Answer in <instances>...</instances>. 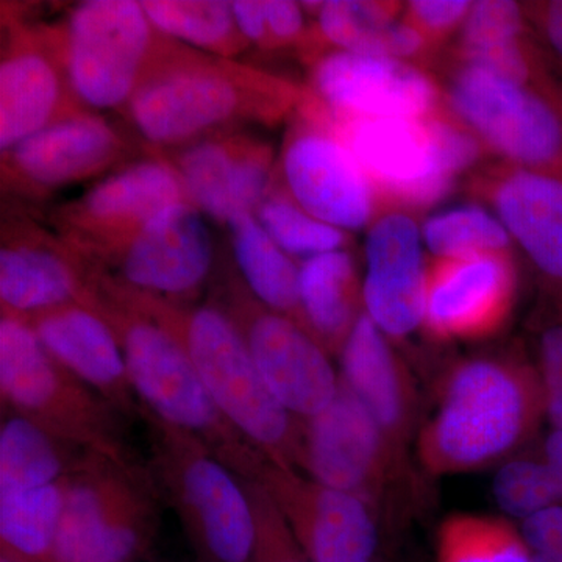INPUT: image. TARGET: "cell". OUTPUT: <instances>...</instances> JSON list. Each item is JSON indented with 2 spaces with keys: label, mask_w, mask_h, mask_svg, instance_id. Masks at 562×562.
I'll use <instances>...</instances> for the list:
<instances>
[{
  "label": "cell",
  "mask_w": 562,
  "mask_h": 562,
  "mask_svg": "<svg viewBox=\"0 0 562 562\" xmlns=\"http://www.w3.org/2000/svg\"><path fill=\"white\" fill-rule=\"evenodd\" d=\"M233 295L227 313L241 328L255 364L277 401L299 420L327 408L341 384L327 350L297 322L266 308L243 291Z\"/></svg>",
  "instance_id": "cell-13"
},
{
  "label": "cell",
  "mask_w": 562,
  "mask_h": 562,
  "mask_svg": "<svg viewBox=\"0 0 562 562\" xmlns=\"http://www.w3.org/2000/svg\"><path fill=\"white\" fill-rule=\"evenodd\" d=\"M490 198L536 268L562 280V177L514 166L492 180Z\"/></svg>",
  "instance_id": "cell-25"
},
{
  "label": "cell",
  "mask_w": 562,
  "mask_h": 562,
  "mask_svg": "<svg viewBox=\"0 0 562 562\" xmlns=\"http://www.w3.org/2000/svg\"><path fill=\"white\" fill-rule=\"evenodd\" d=\"M188 201L176 166L143 158L92 184L58 222L85 260L109 262L158 213Z\"/></svg>",
  "instance_id": "cell-11"
},
{
  "label": "cell",
  "mask_w": 562,
  "mask_h": 562,
  "mask_svg": "<svg viewBox=\"0 0 562 562\" xmlns=\"http://www.w3.org/2000/svg\"><path fill=\"white\" fill-rule=\"evenodd\" d=\"M255 217L290 257L308 260L346 247V232L316 220L283 192H269L255 211Z\"/></svg>",
  "instance_id": "cell-35"
},
{
  "label": "cell",
  "mask_w": 562,
  "mask_h": 562,
  "mask_svg": "<svg viewBox=\"0 0 562 562\" xmlns=\"http://www.w3.org/2000/svg\"><path fill=\"white\" fill-rule=\"evenodd\" d=\"M91 303L113 328L133 390L146 412L191 432L236 475L255 482L268 458L221 413L179 339L102 276H95Z\"/></svg>",
  "instance_id": "cell-2"
},
{
  "label": "cell",
  "mask_w": 562,
  "mask_h": 562,
  "mask_svg": "<svg viewBox=\"0 0 562 562\" xmlns=\"http://www.w3.org/2000/svg\"><path fill=\"white\" fill-rule=\"evenodd\" d=\"M522 539L532 553L562 554V506H549L525 519Z\"/></svg>",
  "instance_id": "cell-41"
},
{
  "label": "cell",
  "mask_w": 562,
  "mask_h": 562,
  "mask_svg": "<svg viewBox=\"0 0 562 562\" xmlns=\"http://www.w3.org/2000/svg\"><path fill=\"white\" fill-rule=\"evenodd\" d=\"M109 283L179 339L217 408L255 449L273 464L295 469L302 420L269 390L227 310L187 306L128 290L111 279Z\"/></svg>",
  "instance_id": "cell-3"
},
{
  "label": "cell",
  "mask_w": 562,
  "mask_h": 562,
  "mask_svg": "<svg viewBox=\"0 0 562 562\" xmlns=\"http://www.w3.org/2000/svg\"><path fill=\"white\" fill-rule=\"evenodd\" d=\"M281 172L292 201L325 224L355 232L375 216L372 181L316 109L288 136Z\"/></svg>",
  "instance_id": "cell-12"
},
{
  "label": "cell",
  "mask_w": 562,
  "mask_h": 562,
  "mask_svg": "<svg viewBox=\"0 0 562 562\" xmlns=\"http://www.w3.org/2000/svg\"><path fill=\"white\" fill-rule=\"evenodd\" d=\"M383 443L379 422L341 382L327 408L302 420L295 468L322 486L366 498L382 473Z\"/></svg>",
  "instance_id": "cell-20"
},
{
  "label": "cell",
  "mask_w": 562,
  "mask_h": 562,
  "mask_svg": "<svg viewBox=\"0 0 562 562\" xmlns=\"http://www.w3.org/2000/svg\"><path fill=\"white\" fill-rule=\"evenodd\" d=\"M87 453L14 414L0 430V495L60 482Z\"/></svg>",
  "instance_id": "cell-29"
},
{
  "label": "cell",
  "mask_w": 562,
  "mask_h": 562,
  "mask_svg": "<svg viewBox=\"0 0 562 562\" xmlns=\"http://www.w3.org/2000/svg\"><path fill=\"white\" fill-rule=\"evenodd\" d=\"M140 5L162 35L216 57H235L249 44L236 24L232 2L146 0Z\"/></svg>",
  "instance_id": "cell-32"
},
{
  "label": "cell",
  "mask_w": 562,
  "mask_h": 562,
  "mask_svg": "<svg viewBox=\"0 0 562 562\" xmlns=\"http://www.w3.org/2000/svg\"><path fill=\"white\" fill-rule=\"evenodd\" d=\"M255 483L269 495L310 561H375L379 535L366 498L322 486L272 461Z\"/></svg>",
  "instance_id": "cell-14"
},
{
  "label": "cell",
  "mask_w": 562,
  "mask_h": 562,
  "mask_svg": "<svg viewBox=\"0 0 562 562\" xmlns=\"http://www.w3.org/2000/svg\"><path fill=\"white\" fill-rule=\"evenodd\" d=\"M516 283L508 254L436 260L427 271L424 324L441 339L491 335L512 312Z\"/></svg>",
  "instance_id": "cell-19"
},
{
  "label": "cell",
  "mask_w": 562,
  "mask_h": 562,
  "mask_svg": "<svg viewBox=\"0 0 562 562\" xmlns=\"http://www.w3.org/2000/svg\"><path fill=\"white\" fill-rule=\"evenodd\" d=\"M60 38L70 90L90 111L125 109L173 47L133 0L79 3Z\"/></svg>",
  "instance_id": "cell-8"
},
{
  "label": "cell",
  "mask_w": 562,
  "mask_h": 562,
  "mask_svg": "<svg viewBox=\"0 0 562 562\" xmlns=\"http://www.w3.org/2000/svg\"><path fill=\"white\" fill-rule=\"evenodd\" d=\"M419 225L402 211L373 222L366 241V314L386 336L403 338L424 324L427 271Z\"/></svg>",
  "instance_id": "cell-22"
},
{
  "label": "cell",
  "mask_w": 562,
  "mask_h": 562,
  "mask_svg": "<svg viewBox=\"0 0 562 562\" xmlns=\"http://www.w3.org/2000/svg\"><path fill=\"white\" fill-rule=\"evenodd\" d=\"M439 562H532L522 536L503 520L457 516L443 524Z\"/></svg>",
  "instance_id": "cell-34"
},
{
  "label": "cell",
  "mask_w": 562,
  "mask_h": 562,
  "mask_svg": "<svg viewBox=\"0 0 562 562\" xmlns=\"http://www.w3.org/2000/svg\"><path fill=\"white\" fill-rule=\"evenodd\" d=\"M150 473L203 562H250L257 520L241 476L201 439L144 412Z\"/></svg>",
  "instance_id": "cell-4"
},
{
  "label": "cell",
  "mask_w": 562,
  "mask_h": 562,
  "mask_svg": "<svg viewBox=\"0 0 562 562\" xmlns=\"http://www.w3.org/2000/svg\"><path fill=\"white\" fill-rule=\"evenodd\" d=\"M524 13L508 0L473 2L461 27L460 55L522 40Z\"/></svg>",
  "instance_id": "cell-37"
},
{
  "label": "cell",
  "mask_w": 562,
  "mask_h": 562,
  "mask_svg": "<svg viewBox=\"0 0 562 562\" xmlns=\"http://www.w3.org/2000/svg\"><path fill=\"white\" fill-rule=\"evenodd\" d=\"M422 239L436 260L508 254L513 244L497 214L479 205H461L432 214L422 227Z\"/></svg>",
  "instance_id": "cell-33"
},
{
  "label": "cell",
  "mask_w": 562,
  "mask_h": 562,
  "mask_svg": "<svg viewBox=\"0 0 562 562\" xmlns=\"http://www.w3.org/2000/svg\"><path fill=\"white\" fill-rule=\"evenodd\" d=\"M492 492L502 512L524 520L561 498L546 462L531 460L503 464L495 475Z\"/></svg>",
  "instance_id": "cell-36"
},
{
  "label": "cell",
  "mask_w": 562,
  "mask_h": 562,
  "mask_svg": "<svg viewBox=\"0 0 562 562\" xmlns=\"http://www.w3.org/2000/svg\"><path fill=\"white\" fill-rule=\"evenodd\" d=\"M317 113L349 147L372 181L380 201L408 210L436 205L453 190L454 176L436 146L427 117H333Z\"/></svg>",
  "instance_id": "cell-10"
},
{
  "label": "cell",
  "mask_w": 562,
  "mask_h": 562,
  "mask_svg": "<svg viewBox=\"0 0 562 562\" xmlns=\"http://www.w3.org/2000/svg\"><path fill=\"white\" fill-rule=\"evenodd\" d=\"M236 24L247 43L268 49V24H266L265 2L238 0L232 2Z\"/></svg>",
  "instance_id": "cell-43"
},
{
  "label": "cell",
  "mask_w": 562,
  "mask_h": 562,
  "mask_svg": "<svg viewBox=\"0 0 562 562\" xmlns=\"http://www.w3.org/2000/svg\"><path fill=\"white\" fill-rule=\"evenodd\" d=\"M531 417V383L519 366L506 358L462 361L422 436V458L441 473L483 468L522 441Z\"/></svg>",
  "instance_id": "cell-5"
},
{
  "label": "cell",
  "mask_w": 562,
  "mask_h": 562,
  "mask_svg": "<svg viewBox=\"0 0 562 562\" xmlns=\"http://www.w3.org/2000/svg\"><path fill=\"white\" fill-rule=\"evenodd\" d=\"M236 265L247 290L266 308L283 314L305 328L299 276L290 255L273 243L254 213H243L227 224Z\"/></svg>",
  "instance_id": "cell-28"
},
{
  "label": "cell",
  "mask_w": 562,
  "mask_h": 562,
  "mask_svg": "<svg viewBox=\"0 0 562 562\" xmlns=\"http://www.w3.org/2000/svg\"><path fill=\"white\" fill-rule=\"evenodd\" d=\"M72 246H58L47 236L18 233L0 249L2 314L32 316L68 303H88L94 269Z\"/></svg>",
  "instance_id": "cell-24"
},
{
  "label": "cell",
  "mask_w": 562,
  "mask_h": 562,
  "mask_svg": "<svg viewBox=\"0 0 562 562\" xmlns=\"http://www.w3.org/2000/svg\"><path fill=\"white\" fill-rule=\"evenodd\" d=\"M61 38L16 31L0 63V149H13L54 122L81 111L72 106Z\"/></svg>",
  "instance_id": "cell-18"
},
{
  "label": "cell",
  "mask_w": 562,
  "mask_h": 562,
  "mask_svg": "<svg viewBox=\"0 0 562 562\" xmlns=\"http://www.w3.org/2000/svg\"><path fill=\"white\" fill-rule=\"evenodd\" d=\"M397 10L395 3L331 0L322 3L317 21L322 35L344 52L403 60L409 32L395 20Z\"/></svg>",
  "instance_id": "cell-31"
},
{
  "label": "cell",
  "mask_w": 562,
  "mask_h": 562,
  "mask_svg": "<svg viewBox=\"0 0 562 562\" xmlns=\"http://www.w3.org/2000/svg\"><path fill=\"white\" fill-rule=\"evenodd\" d=\"M0 392L3 406L55 438L121 464H136L125 417L55 360L27 322L10 314L0 321Z\"/></svg>",
  "instance_id": "cell-6"
},
{
  "label": "cell",
  "mask_w": 562,
  "mask_h": 562,
  "mask_svg": "<svg viewBox=\"0 0 562 562\" xmlns=\"http://www.w3.org/2000/svg\"><path fill=\"white\" fill-rule=\"evenodd\" d=\"M541 364L547 397L562 394V327H553L543 333Z\"/></svg>",
  "instance_id": "cell-42"
},
{
  "label": "cell",
  "mask_w": 562,
  "mask_h": 562,
  "mask_svg": "<svg viewBox=\"0 0 562 562\" xmlns=\"http://www.w3.org/2000/svg\"><path fill=\"white\" fill-rule=\"evenodd\" d=\"M0 562H13V561L7 560V558H2V560H0Z\"/></svg>",
  "instance_id": "cell-47"
},
{
  "label": "cell",
  "mask_w": 562,
  "mask_h": 562,
  "mask_svg": "<svg viewBox=\"0 0 562 562\" xmlns=\"http://www.w3.org/2000/svg\"><path fill=\"white\" fill-rule=\"evenodd\" d=\"M21 319L31 325L55 360L111 403L125 419L143 420L146 408L133 390L120 341L91 301L68 303Z\"/></svg>",
  "instance_id": "cell-23"
},
{
  "label": "cell",
  "mask_w": 562,
  "mask_h": 562,
  "mask_svg": "<svg viewBox=\"0 0 562 562\" xmlns=\"http://www.w3.org/2000/svg\"><path fill=\"white\" fill-rule=\"evenodd\" d=\"M447 102L458 121L514 166L562 177V110L546 92L462 65Z\"/></svg>",
  "instance_id": "cell-9"
},
{
  "label": "cell",
  "mask_w": 562,
  "mask_h": 562,
  "mask_svg": "<svg viewBox=\"0 0 562 562\" xmlns=\"http://www.w3.org/2000/svg\"><path fill=\"white\" fill-rule=\"evenodd\" d=\"M547 406H549V416L554 427L562 431V394L549 395Z\"/></svg>",
  "instance_id": "cell-46"
},
{
  "label": "cell",
  "mask_w": 562,
  "mask_h": 562,
  "mask_svg": "<svg viewBox=\"0 0 562 562\" xmlns=\"http://www.w3.org/2000/svg\"><path fill=\"white\" fill-rule=\"evenodd\" d=\"M150 471L88 452L66 476L55 562H139L157 535Z\"/></svg>",
  "instance_id": "cell-7"
},
{
  "label": "cell",
  "mask_w": 562,
  "mask_h": 562,
  "mask_svg": "<svg viewBox=\"0 0 562 562\" xmlns=\"http://www.w3.org/2000/svg\"><path fill=\"white\" fill-rule=\"evenodd\" d=\"M188 202L227 225L254 213L271 192L272 150L246 135L210 136L183 147L176 161Z\"/></svg>",
  "instance_id": "cell-21"
},
{
  "label": "cell",
  "mask_w": 562,
  "mask_h": 562,
  "mask_svg": "<svg viewBox=\"0 0 562 562\" xmlns=\"http://www.w3.org/2000/svg\"><path fill=\"white\" fill-rule=\"evenodd\" d=\"M244 483L257 520V539L250 562H312L260 484L247 480Z\"/></svg>",
  "instance_id": "cell-38"
},
{
  "label": "cell",
  "mask_w": 562,
  "mask_h": 562,
  "mask_svg": "<svg viewBox=\"0 0 562 562\" xmlns=\"http://www.w3.org/2000/svg\"><path fill=\"white\" fill-rule=\"evenodd\" d=\"M127 154V140L116 127L81 110L2 154V177L18 191L44 194L94 179Z\"/></svg>",
  "instance_id": "cell-17"
},
{
  "label": "cell",
  "mask_w": 562,
  "mask_h": 562,
  "mask_svg": "<svg viewBox=\"0 0 562 562\" xmlns=\"http://www.w3.org/2000/svg\"><path fill=\"white\" fill-rule=\"evenodd\" d=\"M341 382L375 417L384 432H395L406 417V386L386 335L361 313L341 349Z\"/></svg>",
  "instance_id": "cell-26"
},
{
  "label": "cell",
  "mask_w": 562,
  "mask_h": 562,
  "mask_svg": "<svg viewBox=\"0 0 562 562\" xmlns=\"http://www.w3.org/2000/svg\"><path fill=\"white\" fill-rule=\"evenodd\" d=\"M546 465L552 473L562 498V431L554 430L546 442Z\"/></svg>",
  "instance_id": "cell-45"
},
{
  "label": "cell",
  "mask_w": 562,
  "mask_h": 562,
  "mask_svg": "<svg viewBox=\"0 0 562 562\" xmlns=\"http://www.w3.org/2000/svg\"><path fill=\"white\" fill-rule=\"evenodd\" d=\"M299 101L286 81L228 58L173 46L125 106L155 147H187L243 122L279 120Z\"/></svg>",
  "instance_id": "cell-1"
},
{
  "label": "cell",
  "mask_w": 562,
  "mask_h": 562,
  "mask_svg": "<svg viewBox=\"0 0 562 562\" xmlns=\"http://www.w3.org/2000/svg\"><path fill=\"white\" fill-rule=\"evenodd\" d=\"M109 262L120 273L110 279L128 290L172 302L191 297L213 266L205 216L188 201L168 206Z\"/></svg>",
  "instance_id": "cell-16"
},
{
  "label": "cell",
  "mask_w": 562,
  "mask_h": 562,
  "mask_svg": "<svg viewBox=\"0 0 562 562\" xmlns=\"http://www.w3.org/2000/svg\"><path fill=\"white\" fill-rule=\"evenodd\" d=\"M299 291L306 330L325 350L341 353L361 314L353 257L342 249L303 260Z\"/></svg>",
  "instance_id": "cell-27"
},
{
  "label": "cell",
  "mask_w": 562,
  "mask_h": 562,
  "mask_svg": "<svg viewBox=\"0 0 562 562\" xmlns=\"http://www.w3.org/2000/svg\"><path fill=\"white\" fill-rule=\"evenodd\" d=\"M66 497V476L36 490L0 495L2 558L55 562V542Z\"/></svg>",
  "instance_id": "cell-30"
},
{
  "label": "cell",
  "mask_w": 562,
  "mask_h": 562,
  "mask_svg": "<svg viewBox=\"0 0 562 562\" xmlns=\"http://www.w3.org/2000/svg\"><path fill=\"white\" fill-rule=\"evenodd\" d=\"M266 24H268V49L295 43L305 31V14L302 3L290 0L265 2Z\"/></svg>",
  "instance_id": "cell-40"
},
{
  "label": "cell",
  "mask_w": 562,
  "mask_h": 562,
  "mask_svg": "<svg viewBox=\"0 0 562 562\" xmlns=\"http://www.w3.org/2000/svg\"><path fill=\"white\" fill-rule=\"evenodd\" d=\"M538 24L547 43L562 57V0L539 3Z\"/></svg>",
  "instance_id": "cell-44"
},
{
  "label": "cell",
  "mask_w": 562,
  "mask_h": 562,
  "mask_svg": "<svg viewBox=\"0 0 562 562\" xmlns=\"http://www.w3.org/2000/svg\"><path fill=\"white\" fill-rule=\"evenodd\" d=\"M317 105L333 117L422 120L439 110V90L412 63L336 50L312 74Z\"/></svg>",
  "instance_id": "cell-15"
},
{
  "label": "cell",
  "mask_w": 562,
  "mask_h": 562,
  "mask_svg": "<svg viewBox=\"0 0 562 562\" xmlns=\"http://www.w3.org/2000/svg\"><path fill=\"white\" fill-rule=\"evenodd\" d=\"M472 2L468 0H416L406 7L409 24L428 41L443 38L464 24Z\"/></svg>",
  "instance_id": "cell-39"
}]
</instances>
